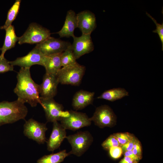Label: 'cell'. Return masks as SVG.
I'll list each match as a JSON object with an SVG mask.
<instances>
[{
    "label": "cell",
    "instance_id": "1",
    "mask_svg": "<svg viewBox=\"0 0 163 163\" xmlns=\"http://www.w3.org/2000/svg\"><path fill=\"white\" fill-rule=\"evenodd\" d=\"M17 82L14 90L18 99L24 104H29L32 107L40 104L39 85L32 79L30 68L21 67L17 76Z\"/></svg>",
    "mask_w": 163,
    "mask_h": 163
},
{
    "label": "cell",
    "instance_id": "2",
    "mask_svg": "<svg viewBox=\"0 0 163 163\" xmlns=\"http://www.w3.org/2000/svg\"><path fill=\"white\" fill-rule=\"evenodd\" d=\"M28 112L24 104L18 99L12 102H0V126L24 119Z\"/></svg>",
    "mask_w": 163,
    "mask_h": 163
},
{
    "label": "cell",
    "instance_id": "3",
    "mask_svg": "<svg viewBox=\"0 0 163 163\" xmlns=\"http://www.w3.org/2000/svg\"><path fill=\"white\" fill-rule=\"evenodd\" d=\"M66 138L72 148L68 152L69 155L73 154L79 157L87 151L93 141L92 136L88 131L78 132L67 136Z\"/></svg>",
    "mask_w": 163,
    "mask_h": 163
},
{
    "label": "cell",
    "instance_id": "4",
    "mask_svg": "<svg viewBox=\"0 0 163 163\" xmlns=\"http://www.w3.org/2000/svg\"><path fill=\"white\" fill-rule=\"evenodd\" d=\"M85 70V67L77 63L73 65L62 67L56 75L62 84L78 86L81 82Z\"/></svg>",
    "mask_w": 163,
    "mask_h": 163
},
{
    "label": "cell",
    "instance_id": "5",
    "mask_svg": "<svg viewBox=\"0 0 163 163\" xmlns=\"http://www.w3.org/2000/svg\"><path fill=\"white\" fill-rule=\"evenodd\" d=\"M60 121L65 129L73 131L89 126L91 123L90 118L85 113L72 110L65 111Z\"/></svg>",
    "mask_w": 163,
    "mask_h": 163
},
{
    "label": "cell",
    "instance_id": "6",
    "mask_svg": "<svg viewBox=\"0 0 163 163\" xmlns=\"http://www.w3.org/2000/svg\"><path fill=\"white\" fill-rule=\"evenodd\" d=\"M50 30L36 23H32L20 37L18 43L21 45L24 43L31 44L40 43L50 37Z\"/></svg>",
    "mask_w": 163,
    "mask_h": 163
},
{
    "label": "cell",
    "instance_id": "7",
    "mask_svg": "<svg viewBox=\"0 0 163 163\" xmlns=\"http://www.w3.org/2000/svg\"><path fill=\"white\" fill-rule=\"evenodd\" d=\"M91 121L100 128L112 127L115 125L117 117L112 109L108 105L100 106L96 109Z\"/></svg>",
    "mask_w": 163,
    "mask_h": 163
},
{
    "label": "cell",
    "instance_id": "8",
    "mask_svg": "<svg viewBox=\"0 0 163 163\" xmlns=\"http://www.w3.org/2000/svg\"><path fill=\"white\" fill-rule=\"evenodd\" d=\"M47 129L46 123L31 118L26 121L24 124L23 133L28 138L39 144H43L46 141V132Z\"/></svg>",
    "mask_w": 163,
    "mask_h": 163
},
{
    "label": "cell",
    "instance_id": "9",
    "mask_svg": "<svg viewBox=\"0 0 163 163\" xmlns=\"http://www.w3.org/2000/svg\"><path fill=\"white\" fill-rule=\"evenodd\" d=\"M71 44L68 42L50 37L35 47L45 56L61 53Z\"/></svg>",
    "mask_w": 163,
    "mask_h": 163
},
{
    "label": "cell",
    "instance_id": "10",
    "mask_svg": "<svg viewBox=\"0 0 163 163\" xmlns=\"http://www.w3.org/2000/svg\"><path fill=\"white\" fill-rule=\"evenodd\" d=\"M40 104L45 113L46 120L52 122L60 121L65 112L63 105L56 102L53 98H43L40 97Z\"/></svg>",
    "mask_w": 163,
    "mask_h": 163
},
{
    "label": "cell",
    "instance_id": "11",
    "mask_svg": "<svg viewBox=\"0 0 163 163\" xmlns=\"http://www.w3.org/2000/svg\"><path fill=\"white\" fill-rule=\"evenodd\" d=\"M45 56L35 47L26 56L17 58L15 60L9 61L13 66H18L23 68H30L33 65H39L43 66Z\"/></svg>",
    "mask_w": 163,
    "mask_h": 163
},
{
    "label": "cell",
    "instance_id": "12",
    "mask_svg": "<svg viewBox=\"0 0 163 163\" xmlns=\"http://www.w3.org/2000/svg\"><path fill=\"white\" fill-rule=\"evenodd\" d=\"M73 38V42L71 46L76 59L94 50V46L90 34H82L80 37L75 36Z\"/></svg>",
    "mask_w": 163,
    "mask_h": 163
},
{
    "label": "cell",
    "instance_id": "13",
    "mask_svg": "<svg viewBox=\"0 0 163 163\" xmlns=\"http://www.w3.org/2000/svg\"><path fill=\"white\" fill-rule=\"evenodd\" d=\"M59 83L56 75L45 73L42 83L39 85L40 97L43 98H53L57 94Z\"/></svg>",
    "mask_w": 163,
    "mask_h": 163
},
{
    "label": "cell",
    "instance_id": "14",
    "mask_svg": "<svg viewBox=\"0 0 163 163\" xmlns=\"http://www.w3.org/2000/svg\"><path fill=\"white\" fill-rule=\"evenodd\" d=\"M77 28L82 34H90L97 26L96 18L94 13L89 10H84L76 14Z\"/></svg>",
    "mask_w": 163,
    "mask_h": 163
},
{
    "label": "cell",
    "instance_id": "15",
    "mask_svg": "<svg viewBox=\"0 0 163 163\" xmlns=\"http://www.w3.org/2000/svg\"><path fill=\"white\" fill-rule=\"evenodd\" d=\"M53 129L47 142V150L53 152L58 149L66 138V129L58 121L53 123Z\"/></svg>",
    "mask_w": 163,
    "mask_h": 163
},
{
    "label": "cell",
    "instance_id": "16",
    "mask_svg": "<svg viewBox=\"0 0 163 163\" xmlns=\"http://www.w3.org/2000/svg\"><path fill=\"white\" fill-rule=\"evenodd\" d=\"M94 92L83 90L77 91L72 100V106L76 110H82L92 104L94 95Z\"/></svg>",
    "mask_w": 163,
    "mask_h": 163
},
{
    "label": "cell",
    "instance_id": "17",
    "mask_svg": "<svg viewBox=\"0 0 163 163\" xmlns=\"http://www.w3.org/2000/svg\"><path fill=\"white\" fill-rule=\"evenodd\" d=\"M77 28L76 14L70 10L67 12L64 24L62 29L56 33L60 37H69L74 36V31Z\"/></svg>",
    "mask_w": 163,
    "mask_h": 163
},
{
    "label": "cell",
    "instance_id": "18",
    "mask_svg": "<svg viewBox=\"0 0 163 163\" xmlns=\"http://www.w3.org/2000/svg\"><path fill=\"white\" fill-rule=\"evenodd\" d=\"M62 53L45 56L43 66L46 73L57 75L62 67L61 56Z\"/></svg>",
    "mask_w": 163,
    "mask_h": 163
},
{
    "label": "cell",
    "instance_id": "19",
    "mask_svg": "<svg viewBox=\"0 0 163 163\" xmlns=\"http://www.w3.org/2000/svg\"><path fill=\"white\" fill-rule=\"evenodd\" d=\"M5 30L6 34L3 45L0 49L1 53L0 58L4 57V54L7 50L14 47L19 37L17 36L15 31L14 27L12 25L9 26Z\"/></svg>",
    "mask_w": 163,
    "mask_h": 163
},
{
    "label": "cell",
    "instance_id": "20",
    "mask_svg": "<svg viewBox=\"0 0 163 163\" xmlns=\"http://www.w3.org/2000/svg\"><path fill=\"white\" fill-rule=\"evenodd\" d=\"M129 95V92L125 89L119 88H113L105 91L97 98L113 102Z\"/></svg>",
    "mask_w": 163,
    "mask_h": 163
},
{
    "label": "cell",
    "instance_id": "21",
    "mask_svg": "<svg viewBox=\"0 0 163 163\" xmlns=\"http://www.w3.org/2000/svg\"><path fill=\"white\" fill-rule=\"evenodd\" d=\"M70 155L65 149L55 153L44 155L37 161V163H61Z\"/></svg>",
    "mask_w": 163,
    "mask_h": 163
},
{
    "label": "cell",
    "instance_id": "22",
    "mask_svg": "<svg viewBox=\"0 0 163 163\" xmlns=\"http://www.w3.org/2000/svg\"><path fill=\"white\" fill-rule=\"evenodd\" d=\"M21 1L16 0L9 10L6 21L4 25L0 27V29L6 30L11 25L12 22L16 19L19 10Z\"/></svg>",
    "mask_w": 163,
    "mask_h": 163
},
{
    "label": "cell",
    "instance_id": "23",
    "mask_svg": "<svg viewBox=\"0 0 163 163\" xmlns=\"http://www.w3.org/2000/svg\"><path fill=\"white\" fill-rule=\"evenodd\" d=\"M71 45L61 54V61L62 67L73 65L77 63L73 54Z\"/></svg>",
    "mask_w": 163,
    "mask_h": 163
},
{
    "label": "cell",
    "instance_id": "24",
    "mask_svg": "<svg viewBox=\"0 0 163 163\" xmlns=\"http://www.w3.org/2000/svg\"><path fill=\"white\" fill-rule=\"evenodd\" d=\"M103 149L108 150L110 148L120 146L117 139L113 134L110 135L101 144Z\"/></svg>",
    "mask_w": 163,
    "mask_h": 163
},
{
    "label": "cell",
    "instance_id": "25",
    "mask_svg": "<svg viewBox=\"0 0 163 163\" xmlns=\"http://www.w3.org/2000/svg\"><path fill=\"white\" fill-rule=\"evenodd\" d=\"M117 139L120 146H121L129 141L134 136L128 132L117 133L113 134Z\"/></svg>",
    "mask_w": 163,
    "mask_h": 163
},
{
    "label": "cell",
    "instance_id": "26",
    "mask_svg": "<svg viewBox=\"0 0 163 163\" xmlns=\"http://www.w3.org/2000/svg\"><path fill=\"white\" fill-rule=\"evenodd\" d=\"M14 70V66L11 65L5 57L0 58V73Z\"/></svg>",
    "mask_w": 163,
    "mask_h": 163
},
{
    "label": "cell",
    "instance_id": "27",
    "mask_svg": "<svg viewBox=\"0 0 163 163\" xmlns=\"http://www.w3.org/2000/svg\"><path fill=\"white\" fill-rule=\"evenodd\" d=\"M146 14L150 18L154 21V23L155 24L156 27V29L153 31V32L155 33H157L160 40L161 41L162 49V50H163V23L161 24L158 23L156 21L153 17L149 14L148 13L146 12Z\"/></svg>",
    "mask_w": 163,
    "mask_h": 163
},
{
    "label": "cell",
    "instance_id": "28",
    "mask_svg": "<svg viewBox=\"0 0 163 163\" xmlns=\"http://www.w3.org/2000/svg\"><path fill=\"white\" fill-rule=\"evenodd\" d=\"M108 151L110 156L113 159H117L119 158L123 153L121 146L112 147Z\"/></svg>",
    "mask_w": 163,
    "mask_h": 163
},
{
    "label": "cell",
    "instance_id": "29",
    "mask_svg": "<svg viewBox=\"0 0 163 163\" xmlns=\"http://www.w3.org/2000/svg\"><path fill=\"white\" fill-rule=\"evenodd\" d=\"M132 151L140 159L142 158V147L140 141L137 139L134 145Z\"/></svg>",
    "mask_w": 163,
    "mask_h": 163
},
{
    "label": "cell",
    "instance_id": "30",
    "mask_svg": "<svg viewBox=\"0 0 163 163\" xmlns=\"http://www.w3.org/2000/svg\"><path fill=\"white\" fill-rule=\"evenodd\" d=\"M137 139V138L134 136L129 141L121 146L123 153L125 151L132 150L134 145Z\"/></svg>",
    "mask_w": 163,
    "mask_h": 163
},
{
    "label": "cell",
    "instance_id": "31",
    "mask_svg": "<svg viewBox=\"0 0 163 163\" xmlns=\"http://www.w3.org/2000/svg\"><path fill=\"white\" fill-rule=\"evenodd\" d=\"M123 153L124 156L129 157L135 161L139 162L141 160L133 153L132 150L125 151Z\"/></svg>",
    "mask_w": 163,
    "mask_h": 163
},
{
    "label": "cell",
    "instance_id": "32",
    "mask_svg": "<svg viewBox=\"0 0 163 163\" xmlns=\"http://www.w3.org/2000/svg\"><path fill=\"white\" fill-rule=\"evenodd\" d=\"M139 162L133 160L130 158L124 156L118 163H138Z\"/></svg>",
    "mask_w": 163,
    "mask_h": 163
}]
</instances>
